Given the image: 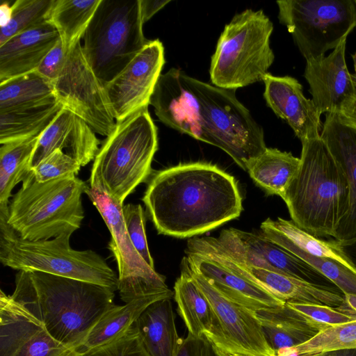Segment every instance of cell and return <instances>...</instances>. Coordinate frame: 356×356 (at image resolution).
I'll return each instance as SVG.
<instances>
[{"mask_svg":"<svg viewBox=\"0 0 356 356\" xmlns=\"http://www.w3.org/2000/svg\"><path fill=\"white\" fill-rule=\"evenodd\" d=\"M142 200L159 234L181 238L207 232L243 211L235 178L205 162L155 172Z\"/></svg>","mask_w":356,"mask_h":356,"instance_id":"obj_1","label":"cell"},{"mask_svg":"<svg viewBox=\"0 0 356 356\" xmlns=\"http://www.w3.org/2000/svg\"><path fill=\"white\" fill-rule=\"evenodd\" d=\"M114 292L88 282L40 271L18 270L11 297L40 321L55 339L79 353L95 325L115 305Z\"/></svg>","mask_w":356,"mask_h":356,"instance_id":"obj_2","label":"cell"},{"mask_svg":"<svg viewBox=\"0 0 356 356\" xmlns=\"http://www.w3.org/2000/svg\"><path fill=\"white\" fill-rule=\"evenodd\" d=\"M183 134L225 152L244 170L266 149L263 128L236 97L186 74Z\"/></svg>","mask_w":356,"mask_h":356,"instance_id":"obj_3","label":"cell"},{"mask_svg":"<svg viewBox=\"0 0 356 356\" xmlns=\"http://www.w3.org/2000/svg\"><path fill=\"white\" fill-rule=\"evenodd\" d=\"M282 199L300 229L319 238L334 237L349 209V188L321 136L302 143L298 169Z\"/></svg>","mask_w":356,"mask_h":356,"instance_id":"obj_4","label":"cell"},{"mask_svg":"<svg viewBox=\"0 0 356 356\" xmlns=\"http://www.w3.org/2000/svg\"><path fill=\"white\" fill-rule=\"evenodd\" d=\"M86 187V183L76 175L38 182L30 170L10 200L8 216L0 218L25 240L72 234L84 218L81 195Z\"/></svg>","mask_w":356,"mask_h":356,"instance_id":"obj_5","label":"cell"},{"mask_svg":"<svg viewBox=\"0 0 356 356\" xmlns=\"http://www.w3.org/2000/svg\"><path fill=\"white\" fill-rule=\"evenodd\" d=\"M157 149V128L148 108L116 122L94 159L89 186L124 205L127 196L149 177Z\"/></svg>","mask_w":356,"mask_h":356,"instance_id":"obj_6","label":"cell"},{"mask_svg":"<svg viewBox=\"0 0 356 356\" xmlns=\"http://www.w3.org/2000/svg\"><path fill=\"white\" fill-rule=\"evenodd\" d=\"M72 234L48 240L19 236L0 218V261L17 270H35L88 282L118 291V277L106 261L91 250L71 248Z\"/></svg>","mask_w":356,"mask_h":356,"instance_id":"obj_7","label":"cell"},{"mask_svg":"<svg viewBox=\"0 0 356 356\" xmlns=\"http://www.w3.org/2000/svg\"><path fill=\"white\" fill-rule=\"evenodd\" d=\"M273 24L262 10L235 15L221 33L209 70L213 85L236 90L263 81L275 55L270 45Z\"/></svg>","mask_w":356,"mask_h":356,"instance_id":"obj_8","label":"cell"},{"mask_svg":"<svg viewBox=\"0 0 356 356\" xmlns=\"http://www.w3.org/2000/svg\"><path fill=\"white\" fill-rule=\"evenodd\" d=\"M143 26L140 0H101L83 35L82 47L104 84L120 73L148 42Z\"/></svg>","mask_w":356,"mask_h":356,"instance_id":"obj_9","label":"cell"},{"mask_svg":"<svg viewBox=\"0 0 356 356\" xmlns=\"http://www.w3.org/2000/svg\"><path fill=\"white\" fill-rule=\"evenodd\" d=\"M278 19L306 61L334 49L356 27L354 0H283Z\"/></svg>","mask_w":356,"mask_h":356,"instance_id":"obj_10","label":"cell"},{"mask_svg":"<svg viewBox=\"0 0 356 356\" xmlns=\"http://www.w3.org/2000/svg\"><path fill=\"white\" fill-rule=\"evenodd\" d=\"M85 193L110 232L108 249L118 264V291L122 300L127 303L153 296L171 299L174 293L167 286L165 277L143 260L132 244L124 222L123 205L102 191L89 186Z\"/></svg>","mask_w":356,"mask_h":356,"instance_id":"obj_11","label":"cell"},{"mask_svg":"<svg viewBox=\"0 0 356 356\" xmlns=\"http://www.w3.org/2000/svg\"><path fill=\"white\" fill-rule=\"evenodd\" d=\"M53 86L63 108L83 119L96 134L107 137L113 132L116 120L104 83L88 62L80 41L68 51Z\"/></svg>","mask_w":356,"mask_h":356,"instance_id":"obj_12","label":"cell"},{"mask_svg":"<svg viewBox=\"0 0 356 356\" xmlns=\"http://www.w3.org/2000/svg\"><path fill=\"white\" fill-rule=\"evenodd\" d=\"M188 248L214 257L285 303H313L338 307L343 302V294L334 287L315 284L276 271L236 262L226 252L217 238L193 237L188 241Z\"/></svg>","mask_w":356,"mask_h":356,"instance_id":"obj_13","label":"cell"},{"mask_svg":"<svg viewBox=\"0 0 356 356\" xmlns=\"http://www.w3.org/2000/svg\"><path fill=\"white\" fill-rule=\"evenodd\" d=\"M164 64L162 42L149 40L120 73L104 84L116 122L148 108Z\"/></svg>","mask_w":356,"mask_h":356,"instance_id":"obj_14","label":"cell"},{"mask_svg":"<svg viewBox=\"0 0 356 356\" xmlns=\"http://www.w3.org/2000/svg\"><path fill=\"white\" fill-rule=\"evenodd\" d=\"M217 239L226 252L239 264L276 271L318 285L336 287L303 260L259 233L231 227L223 229Z\"/></svg>","mask_w":356,"mask_h":356,"instance_id":"obj_15","label":"cell"},{"mask_svg":"<svg viewBox=\"0 0 356 356\" xmlns=\"http://www.w3.org/2000/svg\"><path fill=\"white\" fill-rule=\"evenodd\" d=\"M0 356H81L55 339L11 296L0 292Z\"/></svg>","mask_w":356,"mask_h":356,"instance_id":"obj_16","label":"cell"},{"mask_svg":"<svg viewBox=\"0 0 356 356\" xmlns=\"http://www.w3.org/2000/svg\"><path fill=\"white\" fill-rule=\"evenodd\" d=\"M189 273L207 298L222 335L243 352L254 356H277L268 343L256 312L223 296L203 276Z\"/></svg>","mask_w":356,"mask_h":356,"instance_id":"obj_17","label":"cell"},{"mask_svg":"<svg viewBox=\"0 0 356 356\" xmlns=\"http://www.w3.org/2000/svg\"><path fill=\"white\" fill-rule=\"evenodd\" d=\"M346 39L328 56L306 61L304 77L321 114H339L356 98V86L346 61Z\"/></svg>","mask_w":356,"mask_h":356,"instance_id":"obj_18","label":"cell"},{"mask_svg":"<svg viewBox=\"0 0 356 356\" xmlns=\"http://www.w3.org/2000/svg\"><path fill=\"white\" fill-rule=\"evenodd\" d=\"M189 267L227 299L254 312L285 305L269 291L214 257L186 249Z\"/></svg>","mask_w":356,"mask_h":356,"instance_id":"obj_19","label":"cell"},{"mask_svg":"<svg viewBox=\"0 0 356 356\" xmlns=\"http://www.w3.org/2000/svg\"><path fill=\"white\" fill-rule=\"evenodd\" d=\"M263 81L268 106L290 126L301 143L321 136L322 114L312 99L305 96L303 87L296 78L268 72Z\"/></svg>","mask_w":356,"mask_h":356,"instance_id":"obj_20","label":"cell"},{"mask_svg":"<svg viewBox=\"0 0 356 356\" xmlns=\"http://www.w3.org/2000/svg\"><path fill=\"white\" fill-rule=\"evenodd\" d=\"M99 144V140L90 126L80 117L63 108L40 136L29 169L36 167L58 149L75 159L81 166H85L95 159Z\"/></svg>","mask_w":356,"mask_h":356,"instance_id":"obj_21","label":"cell"},{"mask_svg":"<svg viewBox=\"0 0 356 356\" xmlns=\"http://www.w3.org/2000/svg\"><path fill=\"white\" fill-rule=\"evenodd\" d=\"M321 138L344 172L349 188V209L333 238L350 241L356 238V128L342 121L339 114L326 113Z\"/></svg>","mask_w":356,"mask_h":356,"instance_id":"obj_22","label":"cell"},{"mask_svg":"<svg viewBox=\"0 0 356 356\" xmlns=\"http://www.w3.org/2000/svg\"><path fill=\"white\" fill-rule=\"evenodd\" d=\"M60 40L56 28L47 22L0 45V83L35 71Z\"/></svg>","mask_w":356,"mask_h":356,"instance_id":"obj_23","label":"cell"},{"mask_svg":"<svg viewBox=\"0 0 356 356\" xmlns=\"http://www.w3.org/2000/svg\"><path fill=\"white\" fill-rule=\"evenodd\" d=\"M136 323L149 356H177L183 339L177 330L171 299L152 303Z\"/></svg>","mask_w":356,"mask_h":356,"instance_id":"obj_24","label":"cell"},{"mask_svg":"<svg viewBox=\"0 0 356 356\" xmlns=\"http://www.w3.org/2000/svg\"><path fill=\"white\" fill-rule=\"evenodd\" d=\"M259 233L280 247L292 246L313 256L334 259L356 273V267L343 252L339 241L314 236L292 220L268 218L261 224Z\"/></svg>","mask_w":356,"mask_h":356,"instance_id":"obj_25","label":"cell"},{"mask_svg":"<svg viewBox=\"0 0 356 356\" xmlns=\"http://www.w3.org/2000/svg\"><path fill=\"white\" fill-rule=\"evenodd\" d=\"M173 293L178 313L189 334L201 338L206 333L221 332L210 303L191 275L184 259Z\"/></svg>","mask_w":356,"mask_h":356,"instance_id":"obj_26","label":"cell"},{"mask_svg":"<svg viewBox=\"0 0 356 356\" xmlns=\"http://www.w3.org/2000/svg\"><path fill=\"white\" fill-rule=\"evenodd\" d=\"M256 314L264 334L275 353L282 348L300 345L322 330L286 304Z\"/></svg>","mask_w":356,"mask_h":356,"instance_id":"obj_27","label":"cell"},{"mask_svg":"<svg viewBox=\"0 0 356 356\" xmlns=\"http://www.w3.org/2000/svg\"><path fill=\"white\" fill-rule=\"evenodd\" d=\"M299 165L300 158L291 152L266 147L250 162L246 171L268 195H277L282 198Z\"/></svg>","mask_w":356,"mask_h":356,"instance_id":"obj_28","label":"cell"},{"mask_svg":"<svg viewBox=\"0 0 356 356\" xmlns=\"http://www.w3.org/2000/svg\"><path fill=\"white\" fill-rule=\"evenodd\" d=\"M163 299L156 296L147 297L131 301L122 306H113L92 327L79 353L81 355L121 337L147 307Z\"/></svg>","mask_w":356,"mask_h":356,"instance_id":"obj_29","label":"cell"},{"mask_svg":"<svg viewBox=\"0 0 356 356\" xmlns=\"http://www.w3.org/2000/svg\"><path fill=\"white\" fill-rule=\"evenodd\" d=\"M56 101L53 83L36 71L0 83V113L27 109Z\"/></svg>","mask_w":356,"mask_h":356,"instance_id":"obj_30","label":"cell"},{"mask_svg":"<svg viewBox=\"0 0 356 356\" xmlns=\"http://www.w3.org/2000/svg\"><path fill=\"white\" fill-rule=\"evenodd\" d=\"M40 136L8 142L0 147V215L8 216L11 192L30 172V161Z\"/></svg>","mask_w":356,"mask_h":356,"instance_id":"obj_31","label":"cell"},{"mask_svg":"<svg viewBox=\"0 0 356 356\" xmlns=\"http://www.w3.org/2000/svg\"><path fill=\"white\" fill-rule=\"evenodd\" d=\"M63 108L57 100L37 107L0 113L1 145L40 136Z\"/></svg>","mask_w":356,"mask_h":356,"instance_id":"obj_32","label":"cell"},{"mask_svg":"<svg viewBox=\"0 0 356 356\" xmlns=\"http://www.w3.org/2000/svg\"><path fill=\"white\" fill-rule=\"evenodd\" d=\"M101 0H56L50 22L58 30L67 53L80 41Z\"/></svg>","mask_w":356,"mask_h":356,"instance_id":"obj_33","label":"cell"},{"mask_svg":"<svg viewBox=\"0 0 356 356\" xmlns=\"http://www.w3.org/2000/svg\"><path fill=\"white\" fill-rule=\"evenodd\" d=\"M353 348H356V319L325 327L300 345L276 351V355L318 356Z\"/></svg>","mask_w":356,"mask_h":356,"instance_id":"obj_34","label":"cell"},{"mask_svg":"<svg viewBox=\"0 0 356 356\" xmlns=\"http://www.w3.org/2000/svg\"><path fill=\"white\" fill-rule=\"evenodd\" d=\"M56 0H17L8 22L1 26L0 45L15 35L49 22Z\"/></svg>","mask_w":356,"mask_h":356,"instance_id":"obj_35","label":"cell"},{"mask_svg":"<svg viewBox=\"0 0 356 356\" xmlns=\"http://www.w3.org/2000/svg\"><path fill=\"white\" fill-rule=\"evenodd\" d=\"M285 304L321 329L356 319V314L341 307H332L318 304L289 302Z\"/></svg>","mask_w":356,"mask_h":356,"instance_id":"obj_36","label":"cell"},{"mask_svg":"<svg viewBox=\"0 0 356 356\" xmlns=\"http://www.w3.org/2000/svg\"><path fill=\"white\" fill-rule=\"evenodd\" d=\"M122 216L129 237L143 260L154 269L145 234V217L140 204H127L122 207Z\"/></svg>","mask_w":356,"mask_h":356,"instance_id":"obj_37","label":"cell"},{"mask_svg":"<svg viewBox=\"0 0 356 356\" xmlns=\"http://www.w3.org/2000/svg\"><path fill=\"white\" fill-rule=\"evenodd\" d=\"M81 167L75 159L58 149L31 171L37 181L45 182L62 177L76 175Z\"/></svg>","mask_w":356,"mask_h":356,"instance_id":"obj_38","label":"cell"},{"mask_svg":"<svg viewBox=\"0 0 356 356\" xmlns=\"http://www.w3.org/2000/svg\"><path fill=\"white\" fill-rule=\"evenodd\" d=\"M136 322L121 337L83 353L81 356H149L143 345Z\"/></svg>","mask_w":356,"mask_h":356,"instance_id":"obj_39","label":"cell"},{"mask_svg":"<svg viewBox=\"0 0 356 356\" xmlns=\"http://www.w3.org/2000/svg\"><path fill=\"white\" fill-rule=\"evenodd\" d=\"M67 54L60 40L47 54L35 71L53 83L64 66Z\"/></svg>","mask_w":356,"mask_h":356,"instance_id":"obj_40","label":"cell"},{"mask_svg":"<svg viewBox=\"0 0 356 356\" xmlns=\"http://www.w3.org/2000/svg\"><path fill=\"white\" fill-rule=\"evenodd\" d=\"M177 356H214L211 343L204 337L197 338L188 333Z\"/></svg>","mask_w":356,"mask_h":356,"instance_id":"obj_41","label":"cell"},{"mask_svg":"<svg viewBox=\"0 0 356 356\" xmlns=\"http://www.w3.org/2000/svg\"><path fill=\"white\" fill-rule=\"evenodd\" d=\"M207 339L211 343L214 356H254L243 352L223 335H210Z\"/></svg>","mask_w":356,"mask_h":356,"instance_id":"obj_42","label":"cell"},{"mask_svg":"<svg viewBox=\"0 0 356 356\" xmlns=\"http://www.w3.org/2000/svg\"><path fill=\"white\" fill-rule=\"evenodd\" d=\"M170 1V0H140L143 23L147 22Z\"/></svg>","mask_w":356,"mask_h":356,"instance_id":"obj_43","label":"cell"},{"mask_svg":"<svg viewBox=\"0 0 356 356\" xmlns=\"http://www.w3.org/2000/svg\"><path fill=\"white\" fill-rule=\"evenodd\" d=\"M339 116L342 121L356 128V98L342 109Z\"/></svg>","mask_w":356,"mask_h":356,"instance_id":"obj_44","label":"cell"},{"mask_svg":"<svg viewBox=\"0 0 356 356\" xmlns=\"http://www.w3.org/2000/svg\"><path fill=\"white\" fill-rule=\"evenodd\" d=\"M339 242L343 252L356 267V238L350 241Z\"/></svg>","mask_w":356,"mask_h":356,"instance_id":"obj_45","label":"cell"},{"mask_svg":"<svg viewBox=\"0 0 356 356\" xmlns=\"http://www.w3.org/2000/svg\"><path fill=\"white\" fill-rule=\"evenodd\" d=\"M339 307L356 314V294L344 293L343 302Z\"/></svg>","mask_w":356,"mask_h":356,"instance_id":"obj_46","label":"cell"},{"mask_svg":"<svg viewBox=\"0 0 356 356\" xmlns=\"http://www.w3.org/2000/svg\"><path fill=\"white\" fill-rule=\"evenodd\" d=\"M11 15V6L7 2L1 4V26H5L9 21Z\"/></svg>","mask_w":356,"mask_h":356,"instance_id":"obj_47","label":"cell"},{"mask_svg":"<svg viewBox=\"0 0 356 356\" xmlns=\"http://www.w3.org/2000/svg\"><path fill=\"white\" fill-rule=\"evenodd\" d=\"M318 356H356V348L332 351Z\"/></svg>","mask_w":356,"mask_h":356,"instance_id":"obj_48","label":"cell"},{"mask_svg":"<svg viewBox=\"0 0 356 356\" xmlns=\"http://www.w3.org/2000/svg\"><path fill=\"white\" fill-rule=\"evenodd\" d=\"M354 1H355V8H356V0H354Z\"/></svg>","mask_w":356,"mask_h":356,"instance_id":"obj_49","label":"cell"}]
</instances>
